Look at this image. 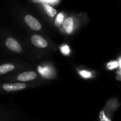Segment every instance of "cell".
Listing matches in <instances>:
<instances>
[{
	"label": "cell",
	"mask_w": 121,
	"mask_h": 121,
	"mask_svg": "<svg viewBox=\"0 0 121 121\" xmlns=\"http://www.w3.org/2000/svg\"><path fill=\"white\" fill-rule=\"evenodd\" d=\"M67 16V13L63 11H61L60 12H58V13L56 14V16H55V18H53V26L58 30L61 26H62L66 17Z\"/></svg>",
	"instance_id": "cell-11"
},
{
	"label": "cell",
	"mask_w": 121,
	"mask_h": 121,
	"mask_svg": "<svg viewBox=\"0 0 121 121\" xmlns=\"http://www.w3.org/2000/svg\"><path fill=\"white\" fill-rule=\"evenodd\" d=\"M41 10L43 11V12L44 13V14L50 20H51L53 21V18L58 13V11L53 6L48 4H46V3H41Z\"/></svg>",
	"instance_id": "cell-10"
},
{
	"label": "cell",
	"mask_w": 121,
	"mask_h": 121,
	"mask_svg": "<svg viewBox=\"0 0 121 121\" xmlns=\"http://www.w3.org/2000/svg\"><path fill=\"white\" fill-rule=\"evenodd\" d=\"M46 85L43 83H21L12 82H0V94H11L23 90Z\"/></svg>",
	"instance_id": "cell-3"
},
{
	"label": "cell",
	"mask_w": 121,
	"mask_h": 121,
	"mask_svg": "<svg viewBox=\"0 0 121 121\" xmlns=\"http://www.w3.org/2000/svg\"><path fill=\"white\" fill-rule=\"evenodd\" d=\"M99 118H100V121H111V120L110 118H108L107 117V116L105 113L104 111H101L100 112L99 114Z\"/></svg>",
	"instance_id": "cell-15"
},
{
	"label": "cell",
	"mask_w": 121,
	"mask_h": 121,
	"mask_svg": "<svg viewBox=\"0 0 121 121\" xmlns=\"http://www.w3.org/2000/svg\"><path fill=\"white\" fill-rule=\"evenodd\" d=\"M85 20L86 14L83 13L67 15L58 30L64 35H72L79 30Z\"/></svg>",
	"instance_id": "cell-2"
},
{
	"label": "cell",
	"mask_w": 121,
	"mask_h": 121,
	"mask_svg": "<svg viewBox=\"0 0 121 121\" xmlns=\"http://www.w3.org/2000/svg\"><path fill=\"white\" fill-rule=\"evenodd\" d=\"M5 45L8 50L14 53H21L23 52V47L20 43L14 37H8L5 40Z\"/></svg>",
	"instance_id": "cell-7"
},
{
	"label": "cell",
	"mask_w": 121,
	"mask_h": 121,
	"mask_svg": "<svg viewBox=\"0 0 121 121\" xmlns=\"http://www.w3.org/2000/svg\"><path fill=\"white\" fill-rule=\"evenodd\" d=\"M60 51L62 55L65 56H68L71 54V48L67 44H63L60 47Z\"/></svg>",
	"instance_id": "cell-13"
},
{
	"label": "cell",
	"mask_w": 121,
	"mask_h": 121,
	"mask_svg": "<svg viewBox=\"0 0 121 121\" xmlns=\"http://www.w3.org/2000/svg\"><path fill=\"white\" fill-rule=\"evenodd\" d=\"M1 82H12L21 83H43L48 84L50 82L44 80L36 70L22 69L14 73L6 75L1 79Z\"/></svg>",
	"instance_id": "cell-1"
},
{
	"label": "cell",
	"mask_w": 121,
	"mask_h": 121,
	"mask_svg": "<svg viewBox=\"0 0 121 121\" xmlns=\"http://www.w3.org/2000/svg\"><path fill=\"white\" fill-rule=\"evenodd\" d=\"M76 72L78 74V75L83 79H91L93 77V72L87 69H84V68L79 67L76 68Z\"/></svg>",
	"instance_id": "cell-12"
},
{
	"label": "cell",
	"mask_w": 121,
	"mask_h": 121,
	"mask_svg": "<svg viewBox=\"0 0 121 121\" xmlns=\"http://www.w3.org/2000/svg\"><path fill=\"white\" fill-rule=\"evenodd\" d=\"M21 118V116L11 110L0 109V121H15Z\"/></svg>",
	"instance_id": "cell-9"
},
{
	"label": "cell",
	"mask_w": 121,
	"mask_h": 121,
	"mask_svg": "<svg viewBox=\"0 0 121 121\" xmlns=\"http://www.w3.org/2000/svg\"><path fill=\"white\" fill-rule=\"evenodd\" d=\"M28 67L25 64H21L15 62H6L0 63V77L14 73L16 72L25 69Z\"/></svg>",
	"instance_id": "cell-5"
},
{
	"label": "cell",
	"mask_w": 121,
	"mask_h": 121,
	"mask_svg": "<svg viewBox=\"0 0 121 121\" xmlns=\"http://www.w3.org/2000/svg\"><path fill=\"white\" fill-rule=\"evenodd\" d=\"M23 19L25 24L32 30L39 31L42 29V25L41 22L34 16L31 14H26L24 16Z\"/></svg>",
	"instance_id": "cell-6"
},
{
	"label": "cell",
	"mask_w": 121,
	"mask_h": 121,
	"mask_svg": "<svg viewBox=\"0 0 121 121\" xmlns=\"http://www.w3.org/2000/svg\"><path fill=\"white\" fill-rule=\"evenodd\" d=\"M39 76L45 81H52L58 78V70L51 62H43L40 63L36 70Z\"/></svg>",
	"instance_id": "cell-4"
},
{
	"label": "cell",
	"mask_w": 121,
	"mask_h": 121,
	"mask_svg": "<svg viewBox=\"0 0 121 121\" xmlns=\"http://www.w3.org/2000/svg\"><path fill=\"white\" fill-rule=\"evenodd\" d=\"M30 40L32 45L39 49H45L48 46V40L41 35L34 34L31 35Z\"/></svg>",
	"instance_id": "cell-8"
},
{
	"label": "cell",
	"mask_w": 121,
	"mask_h": 121,
	"mask_svg": "<svg viewBox=\"0 0 121 121\" xmlns=\"http://www.w3.org/2000/svg\"><path fill=\"white\" fill-rule=\"evenodd\" d=\"M118 65H119V64H118V61H111L106 65L107 68L108 69H114L117 68L118 67Z\"/></svg>",
	"instance_id": "cell-14"
}]
</instances>
